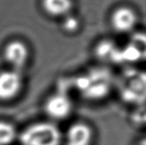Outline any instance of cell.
<instances>
[{"mask_svg":"<svg viewBox=\"0 0 146 145\" xmlns=\"http://www.w3.org/2000/svg\"><path fill=\"white\" fill-rule=\"evenodd\" d=\"M17 137L16 130L11 123L0 121V145H10Z\"/></svg>","mask_w":146,"mask_h":145,"instance_id":"obj_8","label":"cell"},{"mask_svg":"<svg viewBox=\"0 0 146 145\" xmlns=\"http://www.w3.org/2000/svg\"><path fill=\"white\" fill-rule=\"evenodd\" d=\"M116 50L115 44L110 40L100 42L96 48V54L100 58L112 59V56Z\"/></svg>","mask_w":146,"mask_h":145,"instance_id":"obj_9","label":"cell"},{"mask_svg":"<svg viewBox=\"0 0 146 145\" xmlns=\"http://www.w3.org/2000/svg\"><path fill=\"white\" fill-rule=\"evenodd\" d=\"M73 7L72 0H42V8L50 16H66Z\"/></svg>","mask_w":146,"mask_h":145,"instance_id":"obj_7","label":"cell"},{"mask_svg":"<svg viewBox=\"0 0 146 145\" xmlns=\"http://www.w3.org/2000/svg\"><path fill=\"white\" fill-rule=\"evenodd\" d=\"M3 58L13 70L19 71L25 67L29 58V50L25 43L20 40H12L3 48Z\"/></svg>","mask_w":146,"mask_h":145,"instance_id":"obj_3","label":"cell"},{"mask_svg":"<svg viewBox=\"0 0 146 145\" xmlns=\"http://www.w3.org/2000/svg\"><path fill=\"white\" fill-rule=\"evenodd\" d=\"M92 131L83 122H77L69 126L65 137V145H91Z\"/></svg>","mask_w":146,"mask_h":145,"instance_id":"obj_6","label":"cell"},{"mask_svg":"<svg viewBox=\"0 0 146 145\" xmlns=\"http://www.w3.org/2000/svg\"><path fill=\"white\" fill-rule=\"evenodd\" d=\"M111 26L118 32H127L136 26L138 17L133 9L128 7H119L111 15Z\"/></svg>","mask_w":146,"mask_h":145,"instance_id":"obj_5","label":"cell"},{"mask_svg":"<svg viewBox=\"0 0 146 145\" xmlns=\"http://www.w3.org/2000/svg\"><path fill=\"white\" fill-rule=\"evenodd\" d=\"M22 86V77L19 71L5 70L0 72V101L15 98Z\"/></svg>","mask_w":146,"mask_h":145,"instance_id":"obj_4","label":"cell"},{"mask_svg":"<svg viewBox=\"0 0 146 145\" xmlns=\"http://www.w3.org/2000/svg\"><path fill=\"white\" fill-rule=\"evenodd\" d=\"M21 145H60L59 128L51 122H38L27 126L18 136Z\"/></svg>","mask_w":146,"mask_h":145,"instance_id":"obj_1","label":"cell"},{"mask_svg":"<svg viewBox=\"0 0 146 145\" xmlns=\"http://www.w3.org/2000/svg\"><path fill=\"white\" fill-rule=\"evenodd\" d=\"M62 28L68 32H74L80 26L79 19L74 15H67L62 21Z\"/></svg>","mask_w":146,"mask_h":145,"instance_id":"obj_10","label":"cell"},{"mask_svg":"<svg viewBox=\"0 0 146 145\" xmlns=\"http://www.w3.org/2000/svg\"><path fill=\"white\" fill-rule=\"evenodd\" d=\"M72 102L64 92H56L50 96L44 103L46 115L53 120L61 121L69 116L72 111Z\"/></svg>","mask_w":146,"mask_h":145,"instance_id":"obj_2","label":"cell"}]
</instances>
